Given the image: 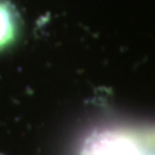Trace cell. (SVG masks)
<instances>
[{
	"label": "cell",
	"mask_w": 155,
	"mask_h": 155,
	"mask_svg": "<svg viewBox=\"0 0 155 155\" xmlns=\"http://www.w3.org/2000/svg\"><path fill=\"white\" fill-rule=\"evenodd\" d=\"M81 155H155L154 138L123 128H104L84 140Z\"/></svg>",
	"instance_id": "1"
},
{
	"label": "cell",
	"mask_w": 155,
	"mask_h": 155,
	"mask_svg": "<svg viewBox=\"0 0 155 155\" xmlns=\"http://www.w3.org/2000/svg\"><path fill=\"white\" fill-rule=\"evenodd\" d=\"M18 34V18L14 8L0 0V51L12 44Z\"/></svg>",
	"instance_id": "2"
}]
</instances>
